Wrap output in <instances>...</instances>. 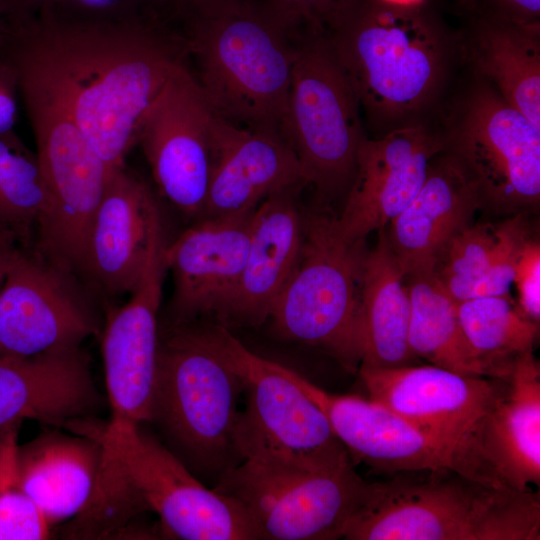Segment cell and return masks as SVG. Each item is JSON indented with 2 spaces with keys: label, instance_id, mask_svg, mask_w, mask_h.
Here are the masks:
<instances>
[{
  "label": "cell",
  "instance_id": "e0dca14e",
  "mask_svg": "<svg viewBox=\"0 0 540 540\" xmlns=\"http://www.w3.org/2000/svg\"><path fill=\"white\" fill-rule=\"evenodd\" d=\"M445 148L442 133L427 122L394 129L360 143L356 172L336 215L340 235L350 241L366 239L384 228L416 196L430 161Z\"/></svg>",
  "mask_w": 540,
  "mask_h": 540
},
{
  "label": "cell",
  "instance_id": "7bdbcfd3",
  "mask_svg": "<svg viewBox=\"0 0 540 540\" xmlns=\"http://www.w3.org/2000/svg\"><path fill=\"white\" fill-rule=\"evenodd\" d=\"M383 1H386L392 4H397V5H405V6L417 5V4H421L425 2V0H383Z\"/></svg>",
  "mask_w": 540,
  "mask_h": 540
},
{
  "label": "cell",
  "instance_id": "7402d4cb",
  "mask_svg": "<svg viewBox=\"0 0 540 540\" xmlns=\"http://www.w3.org/2000/svg\"><path fill=\"white\" fill-rule=\"evenodd\" d=\"M305 187L297 156L283 139L238 127L213 112L210 176L200 218L252 211L276 193Z\"/></svg>",
  "mask_w": 540,
  "mask_h": 540
},
{
  "label": "cell",
  "instance_id": "52a82bcc",
  "mask_svg": "<svg viewBox=\"0 0 540 540\" xmlns=\"http://www.w3.org/2000/svg\"><path fill=\"white\" fill-rule=\"evenodd\" d=\"M242 383L234 443L240 460L319 468L351 461L323 411L289 377L286 367L249 350L224 325L196 326Z\"/></svg>",
  "mask_w": 540,
  "mask_h": 540
},
{
  "label": "cell",
  "instance_id": "60d3db41",
  "mask_svg": "<svg viewBox=\"0 0 540 540\" xmlns=\"http://www.w3.org/2000/svg\"><path fill=\"white\" fill-rule=\"evenodd\" d=\"M22 246H26L11 231L0 227V292L9 269Z\"/></svg>",
  "mask_w": 540,
  "mask_h": 540
},
{
  "label": "cell",
  "instance_id": "4316f807",
  "mask_svg": "<svg viewBox=\"0 0 540 540\" xmlns=\"http://www.w3.org/2000/svg\"><path fill=\"white\" fill-rule=\"evenodd\" d=\"M17 461L25 493L51 527L83 513L89 505L102 447L93 436L48 433L19 446Z\"/></svg>",
  "mask_w": 540,
  "mask_h": 540
},
{
  "label": "cell",
  "instance_id": "f546056e",
  "mask_svg": "<svg viewBox=\"0 0 540 540\" xmlns=\"http://www.w3.org/2000/svg\"><path fill=\"white\" fill-rule=\"evenodd\" d=\"M457 313L471 347L502 378L509 377L518 356L533 352L539 324L524 317L510 295L458 301Z\"/></svg>",
  "mask_w": 540,
  "mask_h": 540
},
{
  "label": "cell",
  "instance_id": "ac0fdd59",
  "mask_svg": "<svg viewBox=\"0 0 540 540\" xmlns=\"http://www.w3.org/2000/svg\"><path fill=\"white\" fill-rule=\"evenodd\" d=\"M161 210L148 183L126 164L115 168L97 207L87 242L84 282L106 299L131 294L140 283Z\"/></svg>",
  "mask_w": 540,
  "mask_h": 540
},
{
  "label": "cell",
  "instance_id": "8992f818",
  "mask_svg": "<svg viewBox=\"0 0 540 540\" xmlns=\"http://www.w3.org/2000/svg\"><path fill=\"white\" fill-rule=\"evenodd\" d=\"M366 239L343 238L329 207L304 211L296 268L269 319L284 339L318 348L357 374L364 351L362 286Z\"/></svg>",
  "mask_w": 540,
  "mask_h": 540
},
{
  "label": "cell",
  "instance_id": "ba28073f",
  "mask_svg": "<svg viewBox=\"0 0 540 540\" xmlns=\"http://www.w3.org/2000/svg\"><path fill=\"white\" fill-rule=\"evenodd\" d=\"M242 383L191 323L160 336L151 422L195 467L220 477L241 462L234 443Z\"/></svg>",
  "mask_w": 540,
  "mask_h": 540
},
{
  "label": "cell",
  "instance_id": "6da1fadb",
  "mask_svg": "<svg viewBox=\"0 0 540 540\" xmlns=\"http://www.w3.org/2000/svg\"><path fill=\"white\" fill-rule=\"evenodd\" d=\"M0 54L56 92L111 168L125 164L145 111L188 60L178 27L77 22L49 11L12 23Z\"/></svg>",
  "mask_w": 540,
  "mask_h": 540
},
{
  "label": "cell",
  "instance_id": "d6a6232c",
  "mask_svg": "<svg viewBox=\"0 0 540 540\" xmlns=\"http://www.w3.org/2000/svg\"><path fill=\"white\" fill-rule=\"evenodd\" d=\"M18 431L0 432V540H39L50 526L25 493L18 472Z\"/></svg>",
  "mask_w": 540,
  "mask_h": 540
},
{
  "label": "cell",
  "instance_id": "9a60e30c",
  "mask_svg": "<svg viewBox=\"0 0 540 540\" xmlns=\"http://www.w3.org/2000/svg\"><path fill=\"white\" fill-rule=\"evenodd\" d=\"M213 111L185 62L145 111L137 143L160 195L184 215L200 218L210 176Z\"/></svg>",
  "mask_w": 540,
  "mask_h": 540
},
{
  "label": "cell",
  "instance_id": "5bb4252c",
  "mask_svg": "<svg viewBox=\"0 0 540 540\" xmlns=\"http://www.w3.org/2000/svg\"><path fill=\"white\" fill-rule=\"evenodd\" d=\"M448 469L496 488H539L540 366L533 352L516 358L500 396L452 447Z\"/></svg>",
  "mask_w": 540,
  "mask_h": 540
},
{
  "label": "cell",
  "instance_id": "30bf717a",
  "mask_svg": "<svg viewBox=\"0 0 540 540\" xmlns=\"http://www.w3.org/2000/svg\"><path fill=\"white\" fill-rule=\"evenodd\" d=\"M295 58L291 78L289 144L306 186L319 206L345 199L365 137L356 94L322 28L291 33Z\"/></svg>",
  "mask_w": 540,
  "mask_h": 540
},
{
  "label": "cell",
  "instance_id": "ab89813d",
  "mask_svg": "<svg viewBox=\"0 0 540 540\" xmlns=\"http://www.w3.org/2000/svg\"><path fill=\"white\" fill-rule=\"evenodd\" d=\"M55 0H0V9L11 23L35 19L49 11Z\"/></svg>",
  "mask_w": 540,
  "mask_h": 540
},
{
  "label": "cell",
  "instance_id": "d6986e66",
  "mask_svg": "<svg viewBox=\"0 0 540 540\" xmlns=\"http://www.w3.org/2000/svg\"><path fill=\"white\" fill-rule=\"evenodd\" d=\"M368 397L450 447L502 393L506 379L471 376L436 365L360 367Z\"/></svg>",
  "mask_w": 540,
  "mask_h": 540
},
{
  "label": "cell",
  "instance_id": "7a4b0ae2",
  "mask_svg": "<svg viewBox=\"0 0 540 540\" xmlns=\"http://www.w3.org/2000/svg\"><path fill=\"white\" fill-rule=\"evenodd\" d=\"M322 29L378 137L426 122L462 56L460 36L426 1L337 0Z\"/></svg>",
  "mask_w": 540,
  "mask_h": 540
},
{
  "label": "cell",
  "instance_id": "f1b7e54d",
  "mask_svg": "<svg viewBox=\"0 0 540 540\" xmlns=\"http://www.w3.org/2000/svg\"><path fill=\"white\" fill-rule=\"evenodd\" d=\"M411 300L408 342L413 355L457 373L500 378L469 344L455 301L435 272L407 276Z\"/></svg>",
  "mask_w": 540,
  "mask_h": 540
},
{
  "label": "cell",
  "instance_id": "74e56055",
  "mask_svg": "<svg viewBox=\"0 0 540 540\" xmlns=\"http://www.w3.org/2000/svg\"><path fill=\"white\" fill-rule=\"evenodd\" d=\"M254 1L255 0H177L181 27L183 23L188 20L219 15Z\"/></svg>",
  "mask_w": 540,
  "mask_h": 540
},
{
  "label": "cell",
  "instance_id": "8fae6325",
  "mask_svg": "<svg viewBox=\"0 0 540 540\" xmlns=\"http://www.w3.org/2000/svg\"><path fill=\"white\" fill-rule=\"evenodd\" d=\"M442 132L477 184L482 206L521 213L540 199V129L474 75Z\"/></svg>",
  "mask_w": 540,
  "mask_h": 540
},
{
  "label": "cell",
  "instance_id": "83f0119b",
  "mask_svg": "<svg viewBox=\"0 0 540 540\" xmlns=\"http://www.w3.org/2000/svg\"><path fill=\"white\" fill-rule=\"evenodd\" d=\"M369 249L362 286L364 351L360 367L388 369L414 364L409 346L411 300L407 276L386 239Z\"/></svg>",
  "mask_w": 540,
  "mask_h": 540
},
{
  "label": "cell",
  "instance_id": "603a6c76",
  "mask_svg": "<svg viewBox=\"0 0 540 540\" xmlns=\"http://www.w3.org/2000/svg\"><path fill=\"white\" fill-rule=\"evenodd\" d=\"M481 206L476 182L444 148L430 161L416 196L385 230L405 275L434 272L450 240L472 224Z\"/></svg>",
  "mask_w": 540,
  "mask_h": 540
},
{
  "label": "cell",
  "instance_id": "cb8c5ba5",
  "mask_svg": "<svg viewBox=\"0 0 540 540\" xmlns=\"http://www.w3.org/2000/svg\"><path fill=\"white\" fill-rule=\"evenodd\" d=\"M302 189L276 193L255 210L246 260L239 282L216 318L221 325L258 327L290 280L303 241Z\"/></svg>",
  "mask_w": 540,
  "mask_h": 540
},
{
  "label": "cell",
  "instance_id": "8d00e7d4",
  "mask_svg": "<svg viewBox=\"0 0 540 540\" xmlns=\"http://www.w3.org/2000/svg\"><path fill=\"white\" fill-rule=\"evenodd\" d=\"M19 85L16 72L0 54V134L12 131L17 120Z\"/></svg>",
  "mask_w": 540,
  "mask_h": 540
},
{
  "label": "cell",
  "instance_id": "484cf974",
  "mask_svg": "<svg viewBox=\"0 0 540 540\" xmlns=\"http://www.w3.org/2000/svg\"><path fill=\"white\" fill-rule=\"evenodd\" d=\"M459 36L473 75L540 129V22H517L477 7Z\"/></svg>",
  "mask_w": 540,
  "mask_h": 540
},
{
  "label": "cell",
  "instance_id": "9c48e42d",
  "mask_svg": "<svg viewBox=\"0 0 540 540\" xmlns=\"http://www.w3.org/2000/svg\"><path fill=\"white\" fill-rule=\"evenodd\" d=\"M18 84L47 190L36 244L83 280L90 228L115 168L96 153L46 82L20 72Z\"/></svg>",
  "mask_w": 540,
  "mask_h": 540
},
{
  "label": "cell",
  "instance_id": "277c9868",
  "mask_svg": "<svg viewBox=\"0 0 540 540\" xmlns=\"http://www.w3.org/2000/svg\"><path fill=\"white\" fill-rule=\"evenodd\" d=\"M182 31L192 72L214 114L290 146L294 43L264 1L188 20Z\"/></svg>",
  "mask_w": 540,
  "mask_h": 540
},
{
  "label": "cell",
  "instance_id": "1f68e13d",
  "mask_svg": "<svg viewBox=\"0 0 540 540\" xmlns=\"http://www.w3.org/2000/svg\"><path fill=\"white\" fill-rule=\"evenodd\" d=\"M507 224L508 219L501 223H472L450 240L434 272L455 301L489 268Z\"/></svg>",
  "mask_w": 540,
  "mask_h": 540
},
{
  "label": "cell",
  "instance_id": "4dcf8cb0",
  "mask_svg": "<svg viewBox=\"0 0 540 540\" xmlns=\"http://www.w3.org/2000/svg\"><path fill=\"white\" fill-rule=\"evenodd\" d=\"M47 208V190L36 152L14 130L0 134V227L24 245L35 243Z\"/></svg>",
  "mask_w": 540,
  "mask_h": 540
},
{
  "label": "cell",
  "instance_id": "e575fe53",
  "mask_svg": "<svg viewBox=\"0 0 540 540\" xmlns=\"http://www.w3.org/2000/svg\"><path fill=\"white\" fill-rule=\"evenodd\" d=\"M513 284L518 294L519 311L528 320L540 321V244L528 238L517 260Z\"/></svg>",
  "mask_w": 540,
  "mask_h": 540
},
{
  "label": "cell",
  "instance_id": "44dd1931",
  "mask_svg": "<svg viewBox=\"0 0 540 540\" xmlns=\"http://www.w3.org/2000/svg\"><path fill=\"white\" fill-rule=\"evenodd\" d=\"M286 372L323 411L351 461L393 474L449 468L448 445L384 405L328 392L288 367Z\"/></svg>",
  "mask_w": 540,
  "mask_h": 540
},
{
  "label": "cell",
  "instance_id": "f35d334b",
  "mask_svg": "<svg viewBox=\"0 0 540 540\" xmlns=\"http://www.w3.org/2000/svg\"><path fill=\"white\" fill-rule=\"evenodd\" d=\"M482 8L510 20L524 23L539 21L540 0H486Z\"/></svg>",
  "mask_w": 540,
  "mask_h": 540
},
{
  "label": "cell",
  "instance_id": "5b68a950",
  "mask_svg": "<svg viewBox=\"0 0 540 540\" xmlns=\"http://www.w3.org/2000/svg\"><path fill=\"white\" fill-rule=\"evenodd\" d=\"M91 436L102 462L89 507L125 501L127 509L151 510L170 536L183 540L261 539L236 501L205 487L140 426L109 422Z\"/></svg>",
  "mask_w": 540,
  "mask_h": 540
},
{
  "label": "cell",
  "instance_id": "836d02e7",
  "mask_svg": "<svg viewBox=\"0 0 540 540\" xmlns=\"http://www.w3.org/2000/svg\"><path fill=\"white\" fill-rule=\"evenodd\" d=\"M49 12L77 22L181 28L177 0H55Z\"/></svg>",
  "mask_w": 540,
  "mask_h": 540
},
{
  "label": "cell",
  "instance_id": "7c38bea8",
  "mask_svg": "<svg viewBox=\"0 0 540 540\" xmlns=\"http://www.w3.org/2000/svg\"><path fill=\"white\" fill-rule=\"evenodd\" d=\"M367 484L352 461L294 468L242 460L213 489L245 510L261 539L333 540L342 537Z\"/></svg>",
  "mask_w": 540,
  "mask_h": 540
},
{
  "label": "cell",
  "instance_id": "ffe728a7",
  "mask_svg": "<svg viewBox=\"0 0 540 540\" xmlns=\"http://www.w3.org/2000/svg\"><path fill=\"white\" fill-rule=\"evenodd\" d=\"M255 210L198 218L167 243L165 264L173 278L170 327L216 317L227 303L244 268Z\"/></svg>",
  "mask_w": 540,
  "mask_h": 540
},
{
  "label": "cell",
  "instance_id": "d590c367",
  "mask_svg": "<svg viewBox=\"0 0 540 540\" xmlns=\"http://www.w3.org/2000/svg\"><path fill=\"white\" fill-rule=\"evenodd\" d=\"M269 10L290 31L303 27L323 28L337 0H263Z\"/></svg>",
  "mask_w": 540,
  "mask_h": 540
},
{
  "label": "cell",
  "instance_id": "2e32d148",
  "mask_svg": "<svg viewBox=\"0 0 540 540\" xmlns=\"http://www.w3.org/2000/svg\"><path fill=\"white\" fill-rule=\"evenodd\" d=\"M164 225L154 236L140 283L107 321L102 356L111 423L151 422L160 341L158 314L167 272Z\"/></svg>",
  "mask_w": 540,
  "mask_h": 540
},
{
  "label": "cell",
  "instance_id": "3957f363",
  "mask_svg": "<svg viewBox=\"0 0 540 540\" xmlns=\"http://www.w3.org/2000/svg\"><path fill=\"white\" fill-rule=\"evenodd\" d=\"M423 471V470H422ZM368 483L346 540H539V490L515 491L448 468Z\"/></svg>",
  "mask_w": 540,
  "mask_h": 540
},
{
  "label": "cell",
  "instance_id": "4fadbf2b",
  "mask_svg": "<svg viewBox=\"0 0 540 540\" xmlns=\"http://www.w3.org/2000/svg\"><path fill=\"white\" fill-rule=\"evenodd\" d=\"M93 292L35 243L17 253L0 292V355L77 348L99 331Z\"/></svg>",
  "mask_w": 540,
  "mask_h": 540
},
{
  "label": "cell",
  "instance_id": "b9f144b4",
  "mask_svg": "<svg viewBox=\"0 0 540 540\" xmlns=\"http://www.w3.org/2000/svg\"><path fill=\"white\" fill-rule=\"evenodd\" d=\"M11 29L10 21L6 18L0 9V46L6 40Z\"/></svg>",
  "mask_w": 540,
  "mask_h": 540
},
{
  "label": "cell",
  "instance_id": "d4e9b609",
  "mask_svg": "<svg viewBox=\"0 0 540 540\" xmlns=\"http://www.w3.org/2000/svg\"><path fill=\"white\" fill-rule=\"evenodd\" d=\"M99 401L86 355L69 348L31 357L0 355V432L25 419L69 423Z\"/></svg>",
  "mask_w": 540,
  "mask_h": 540
}]
</instances>
